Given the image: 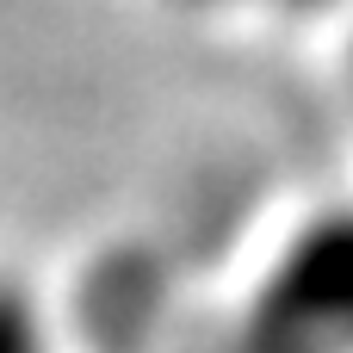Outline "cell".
I'll return each instance as SVG.
<instances>
[{
	"label": "cell",
	"instance_id": "3",
	"mask_svg": "<svg viewBox=\"0 0 353 353\" xmlns=\"http://www.w3.org/2000/svg\"><path fill=\"white\" fill-rule=\"evenodd\" d=\"M298 6H310V0H298Z\"/></svg>",
	"mask_w": 353,
	"mask_h": 353
},
{
	"label": "cell",
	"instance_id": "1",
	"mask_svg": "<svg viewBox=\"0 0 353 353\" xmlns=\"http://www.w3.org/2000/svg\"><path fill=\"white\" fill-rule=\"evenodd\" d=\"M242 353H353V211L285 242L242 316Z\"/></svg>",
	"mask_w": 353,
	"mask_h": 353
},
{
	"label": "cell",
	"instance_id": "2",
	"mask_svg": "<svg viewBox=\"0 0 353 353\" xmlns=\"http://www.w3.org/2000/svg\"><path fill=\"white\" fill-rule=\"evenodd\" d=\"M0 353H50V335H43L31 292L6 273H0Z\"/></svg>",
	"mask_w": 353,
	"mask_h": 353
}]
</instances>
